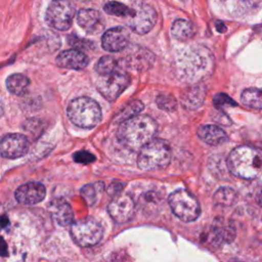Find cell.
Instances as JSON below:
<instances>
[{
    "instance_id": "cell-1",
    "label": "cell",
    "mask_w": 262,
    "mask_h": 262,
    "mask_svg": "<svg viewBox=\"0 0 262 262\" xmlns=\"http://www.w3.org/2000/svg\"><path fill=\"white\" fill-rule=\"evenodd\" d=\"M157 130V122L151 117L137 115L122 122L119 126L117 135L119 141L124 146L131 150H137L154 139Z\"/></svg>"
},
{
    "instance_id": "cell-2",
    "label": "cell",
    "mask_w": 262,
    "mask_h": 262,
    "mask_svg": "<svg viewBox=\"0 0 262 262\" xmlns=\"http://www.w3.org/2000/svg\"><path fill=\"white\" fill-rule=\"evenodd\" d=\"M213 61L210 50L196 46L183 50L177 59V66L185 80L195 82L212 72Z\"/></svg>"
},
{
    "instance_id": "cell-3",
    "label": "cell",
    "mask_w": 262,
    "mask_h": 262,
    "mask_svg": "<svg viewBox=\"0 0 262 262\" xmlns=\"http://www.w3.org/2000/svg\"><path fill=\"white\" fill-rule=\"evenodd\" d=\"M227 167L233 175L239 178H256L262 172V154L252 146H237L230 151Z\"/></svg>"
},
{
    "instance_id": "cell-4",
    "label": "cell",
    "mask_w": 262,
    "mask_h": 262,
    "mask_svg": "<svg viewBox=\"0 0 262 262\" xmlns=\"http://www.w3.org/2000/svg\"><path fill=\"white\" fill-rule=\"evenodd\" d=\"M171 161V148L167 141L154 138L144 144L137 157V165L141 170L151 171L163 169Z\"/></svg>"
},
{
    "instance_id": "cell-5",
    "label": "cell",
    "mask_w": 262,
    "mask_h": 262,
    "mask_svg": "<svg viewBox=\"0 0 262 262\" xmlns=\"http://www.w3.org/2000/svg\"><path fill=\"white\" fill-rule=\"evenodd\" d=\"M67 114L72 123L85 129L95 127L101 119L99 104L94 99L86 96L72 100L68 105Z\"/></svg>"
},
{
    "instance_id": "cell-6",
    "label": "cell",
    "mask_w": 262,
    "mask_h": 262,
    "mask_svg": "<svg viewBox=\"0 0 262 262\" xmlns=\"http://www.w3.org/2000/svg\"><path fill=\"white\" fill-rule=\"evenodd\" d=\"M169 206L176 217L185 222L195 220L201 213L198 200L185 189H177L168 198Z\"/></svg>"
},
{
    "instance_id": "cell-7",
    "label": "cell",
    "mask_w": 262,
    "mask_h": 262,
    "mask_svg": "<svg viewBox=\"0 0 262 262\" xmlns=\"http://www.w3.org/2000/svg\"><path fill=\"white\" fill-rule=\"evenodd\" d=\"M71 234L77 245L91 247L101 239L103 229L97 220L92 217H86L72 224Z\"/></svg>"
},
{
    "instance_id": "cell-8",
    "label": "cell",
    "mask_w": 262,
    "mask_h": 262,
    "mask_svg": "<svg viewBox=\"0 0 262 262\" xmlns=\"http://www.w3.org/2000/svg\"><path fill=\"white\" fill-rule=\"evenodd\" d=\"M75 15V7L70 0H53L45 14L46 23L52 29L66 31L70 29Z\"/></svg>"
},
{
    "instance_id": "cell-9",
    "label": "cell",
    "mask_w": 262,
    "mask_h": 262,
    "mask_svg": "<svg viewBox=\"0 0 262 262\" xmlns=\"http://www.w3.org/2000/svg\"><path fill=\"white\" fill-rule=\"evenodd\" d=\"M157 12L148 4L137 2L131 7L130 15L126 18L127 26L137 34L148 33L157 23Z\"/></svg>"
},
{
    "instance_id": "cell-10",
    "label": "cell",
    "mask_w": 262,
    "mask_h": 262,
    "mask_svg": "<svg viewBox=\"0 0 262 262\" xmlns=\"http://www.w3.org/2000/svg\"><path fill=\"white\" fill-rule=\"evenodd\" d=\"M130 76L123 72H114L100 76L96 82L98 92L108 101L116 100L130 85Z\"/></svg>"
},
{
    "instance_id": "cell-11",
    "label": "cell",
    "mask_w": 262,
    "mask_h": 262,
    "mask_svg": "<svg viewBox=\"0 0 262 262\" xmlns=\"http://www.w3.org/2000/svg\"><path fill=\"white\" fill-rule=\"evenodd\" d=\"M107 212L116 222H128L134 216L135 202L128 194H119L108 204Z\"/></svg>"
},
{
    "instance_id": "cell-12",
    "label": "cell",
    "mask_w": 262,
    "mask_h": 262,
    "mask_svg": "<svg viewBox=\"0 0 262 262\" xmlns=\"http://www.w3.org/2000/svg\"><path fill=\"white\" fill-rule=\"evenodd\" d=\"M29 149V140L25 135L10 133L0 141V155L6 159H16L25 156Z\"/></svg>"
},
{
    "instance_id": "cell-13",
    "label": "cell",
    "mask_w": 262,
    "mask_h": 262,
    "mask_svg": "<svg viewBox=\"0 0 262 262\" xmlns=\"http://www.w3.org/2000/svg\"><path fill=\"white\" fill-rule=\"evenodd\" d=\"M130 35L127 29L123 27H115L107 30L101 38V45L104 50L110 52L121 51L129 45Z\"/></svg>"
},
{
    "instance_id": "cell-14",
    "label": "cell",
    "mask_w": 262,
    "mask_h": 262,
    "mask_svg": "<svg viewBox=\"0 0 262 262\" xmlns=\"http://www.w3.org/2000/svg\"><path fill=\"white\" fill-rule=\"evenodd\" d=\"M154 60L155 55L152 54V52L138 45L132 46L124 58L127 67L139 72L149 69Z\"/></svg>"
},
{
    "instance_id": "cell-15",
    "label": "cell",
    "mask_w": 262,
    "mask_h": 262,
    "mask_svg": "<svg viewBox=\"0 0 262 262\" xmlns=\"http://www.w3.org/2000/svg\"><path fill=\"white\" fill-rule=\"evenodd\" d=\"M46 190L39 182H28L20 185L15 191V199L24 205H35L44 200Z\"/></svg>"
},
{
    "instance_id": "cell-16",
    "label": "cell",
    "mask_w": 262,
    "mask_h": 262,
    "mask_svg": "<svg viewBox=\"0 0 262 262\" xmlns=\"http://www.w3.org/2000/svg\"><path fill=\"white\" fill-rule=\"evenodd\" d=\"M88 56L78 49H68L60 52L56 57V64L62 69L80 71L87 67Z\"/></svg>"
},
{
    "instance_id": "cell-17",
    "label": "cell",
    "mask_w": 262,
    "mask_h": 262,
    "mask_svg": "<svg viewBox=\"0 0 262 262\" xmlns=\"http://www.w3.org/2000/svg\"><path fill=\"white\" fill-rule=\"evenodd\" d=\"M48 211L52 219L60 226H68L73 221V218H74L73 210L70 204L63 199H60V198L53 199L48 206Z\"/></svg>"
},
{
    "instance_id": "cell-18",
    "label": "cell",
    "mask_w": 262,
    "mask_h": 262,
    "mask_svg": "<svg viewBox=\"0 0 262 262\" xmlns=\"http://www.w3.org/2000/svg\"><path fill=\"white\" fill-rule=\"evenodd\" d=\"M235 229L230 221H226L222 218H218L214 221L211 227V242L215 245L222 243H229L234 238Z\"/></svg>"
},
{
    "instance_id": "cell-19",
    "label": "cell",
    "mask_w": 262,
    "mask_h": 262,
    "mask_svg": "<svg viewBox=\"0 0 262 262\" xmlns=\"http://www.w3.org/2000/svg\"><path fill=\"white\" fill-rule=\"evenodd\" d=\"M77 19L79 26L90 34L99 32L103 26L100 13L97 10L91 8L81 9L78 12Z\"/></svg>"
},
{
    "instance_id": "cell-20",
    "label": "cell",
    "mask_w": 262,
    "mask_h": 262,
    "mask_svg": "<svg viewBox=\"0 0 262 262\" xmlns=\"http://www.w3.org/2000/svg\"><path fill=\"white\" fill-rule=\"evenodd\" d=\"M198 136L210 145H219L227 140V135L216 125H203L198 129Z\"/></svg>"
},
{
    "instance_id": "cell-21",
    "label": "cell",
    "mask_w": 262,
    "mask_h": 262,
    "mask_svg": "<svg viewBox=\"0 0 262 262\" xmlns=\"http://www.w3.org/2000/svg\"><path fill=\"white\" fill-rule=\"evenodd\" d=\"M173 37L179 41H187L191 39L195 33L193 25L186 19H176L171 28Z\"/></svg>"
},
{
    "instance_id": "cell-22",
    "label": "cell",
    "mask_w": 262,
    "mask_h": 262,
    "mask_svg": "<svg viewBox=\"0 0 262 262\" xmlns=\"http://www.w3.org/2000/svg\"><path fill=\"white\" fill-rule=\"evenodd\" d=\"M30 86V80L23 74H12L6 80L7 90L14 95L25 94Z\"/></svg>"
},
{
    "instance_id": "cell-23",
    "label": "cell",
    "mask_w": 262,
    "mask_h": 262,
    "mask_svg": "<svg viewBox=\"0 0 262 262\" xmlns=\"http://www.w3.org/2000/svg\"><path fill=\"white\" fill-rule=\"evenodd\" d=\"M143 107L144 105L140 100L138 99L131 100L128 104H126L123 108H121L120 112H118V114L115 117V122H118L121 124L122 122L137 116L142 111Z\"/></svg>"
},
{
    "instance_id": "cell-24",
    "label": "cell",
    "mask_w": 262,
    "mask_h": 262,
    "mask_svg": "<svg viewBox=\"0 0 262 262\" xmlns=\"http://www.w3.org/2000/svg\"><path fill=\"white\" fill-rule=\"evenodd\" d=\"M242 102L252 108L262 110V89L248 88L242 92Z\"/></svg>"
},
{
    "instance_id": "cell-25",
    "label": "cell",
    "mask_w": 262,
    "mask_h": 262,
    "mask_svg": "<svg viewBox=\"0 0 262 262\" xmlns=\"http://www.w3.org/2000/svg\"><path fill=\"white\" fill-rule=\"evenodd\" d=\"M104 185L102 182H95L86 184L81 188V195L88 206H93L98 199L100 192H102Z\"/></svg>"
},
{
    "instance_id": "cell-26",
    "label": "cell",
    "mask_w": 262,
    "mask_h": 262,
    "mask_svg": "<svg viewBox=\"0 0 262 262\" xmlns=\"http://www.w3.org/2000/svg\"><path fill=\"white\" fill-rule=\"evenodd\" d=\"M236 192L230 187H220L213 196V201L219 206H231L236 201Z\"/></svg>"
},
{
    "instance_id": "cell-27",
    "label": "cell",
    "mask_w": 262,
    "mask_h": 262,
    "mask_svg": "<svg viewBox=\"0 0 262 262\" xmlns=\"http://www.w3.org/2000/svg\"><path fill=\"white\" fill-rule=\"evenodd\" d=\"M118 64H119V61L117 58L111 55H105L99 58V60L95 66V70L100 76L108 75L111 73L116 72Z\"/></svg>"
},
{
    "instance_id": "cell-28",
    "label": "cell",
    "mask_w": 262,
    "mask_h": 262,
    "mask_svg": "<svg viewBox=\"0 0 262 262\" xmlns=\"http://www.w3.org/2000/svg\"><path fill=\"white\" fill-rule=\"evenodd\" d=\"M103 10L111 15L127 18L130 15L131 7H128L127 5L118 1H110L104 4Z\"/></svg>"
},
{
    "instance_id": "cell-29",
    "label": "cell",
    "mask_w": 262,
    "mask_h": 262,
    "mask_svg": "<svg viewBox=\"0 0 262 262\" xmlns=\"http://www.w3.org/2000/svg\"><path fill=\"white\" fill-rule=\"evenodd\" d=\"M204 95L205 94L200 89L192 88L189 92H186L184 95H182V103L188 108L196 107L202 104Z\"/></svg>"
},
{
    "instance_id": "cell-30",
    "label": "cell",
    "mask_w": 262,
    "mask_h": 262,
    "mask_svg": "<svg viewBox=\"0 0 262 262\" xmlns=\"http://www.w3.org/2000/svg\"><path fill=\"white\" fill-rule=\"evenodd\" d=\"M156 103L158 107L166 112H173L177 106V101L172 94H159L156 98Z\"/></svg>"
},
{
    "instance_id": "cell-31",
    "label": "cell",
    "mask_w": 262,
    "mask_h": 262,
    "mask_svg": "<svg viewBox=\"0 0 262 262\" xmlns=\"http://www.w3.org/2000/svg\"><path fill=\"white\" fill-rule=\"evenodd\" d=\"M44 123L38 119H30L24 124V130H26L32 136H39L44 130Z\"/></svg>"
},
{
    "instance_id": "cell-32",
    "label": "cell",
    "mask_w": 262,
    "mask_h": 262,
    "mask_svg": "<svg viewBox=\"0 0 262 262\" xmlns=\"http://www.w3.org/2000/svg\"><path fill=\"white\" fill-rule=\"evenodd\" d=\"M213 102H214V105L218 108H221L227 105H230V106L236 105V102L233 99H231L227 94H224V93L215 94L213 97Z\"/></svg>"
},
{
    "instance_id": "cell-33",
    "label": "cell",
    "mask_w": 262,
    "mask_h": 262,
    "mask_svg": "<svg viewBox=\"0 0 262 262\" xmlns=\"http://www.w3.org/2000/svg\"><path fill=\"white\" fill-rule=\"evenodd\" d=\"M74 161L76 163H80V164H89V163H92L95 161V157L92 154H90L89 151L80 150L74 155Z\"/></svg>"
},
{
    "instance_id": "cell-34",
    "label": "cell",
    "mask_w": 262,
    "mask_h": 262,
    "mask_svg": "<svg viewBox=\"0 0 262 262\" xmlns=\"http://www.w3.org/2000/svg\"><path fill=\"white\" fill-rule=\"evenodd\" d=\"M69 44L78 48V50L80 48H90L93 45L92 42H90L88 40H85V39H80V38H78L77 36H74V35L70 36Z\"/></svg>"
},
{
    "instance_id": "cell-35",
    "label": "cell",
    "mask_w": 262,
    "mask_h": 262,
    "mask_svg": "<svg viewBox=\"0 0 262 262\" xmlns=\"http://www.w3.org/2000/svg\"><path fill=\"white\" fill-rule=\"evenodd\" d=\"M123 186H124V184H123L122 182H120V181H114V182H112V183L108 185L106 191H107V193H108L110 195H112V196L115 198V196L119 195V192L122 190Z\"/></svg>"
},
{
    "instance_id": "cell-36",
    "label": "cell",
    "mask_w": 262,
    "mask_h": 262,
    "mask_svg": "<svg viewBox=\"0 0 262 262\" xmlns=\"http://www.w3.org/2000/svg\"><path fill=\"white\" fill-rule=\"evenodd\" d=\"M7 255V246L5 241L0 236V256H6Z\"/></svg>"
},
{
    "instance_id": "cell-37",
    "label": "cell",
    "mask_w": 262,
    "mask_h": 262,
    "mask_svg": "<svg viewBox=\"0 0 262 262\" xmlns=\"http://www.w3.org/2000/svg\"><path fill=\"white\" fill-rule=\"evenodd\" d=\"M9 225V220L7 216H1L0 217V229H4Z\"/></svg>"
},
{
    "instance_id": "cell-38",
    "label": "cell",
    "mask_w": 262,
    "mask_h": 262,
    "mask_svg": "<svg viewBox=\"0 0 262 262\" xmlns=\"http://www.w3.org/2000/svg\"><path fill=\"white\" fill-rule=\"evenodd\" d=\"M246 3H248L251 6L254 7H260L262 6V0H244Z\"/></svg>"
},
{
    "instance_id": "cell-39",
    "label": "cell",
    "mask_w": 262,
    "mask_h": 262,
    "mask_svg": "<svg viewBox=\"0 0 262 262\" xmlns=\"http://www.w3.org/2000/svg\"><path fill=\"white\" fill-rule=\"evenodd\" d=\"M256 201L262 207V186L258 189V191L256 193Z\"/></svg>"
},
{
    "instance_id": "cell-40",
    "label": "cell",
    "mask_w": 262,
    "mask_h": 262,
    "mask_svg": "<svg viewBox=\"0 0 262 262\" xmlns=\"http://www.w3.org/2000/svg\"><path fill=\"white\" fill-rule=\"evenodd\" d=\"M79 1H83V2H85V1H89V0H79Z\"/></svg>"
}]
</instances>
